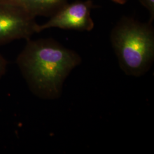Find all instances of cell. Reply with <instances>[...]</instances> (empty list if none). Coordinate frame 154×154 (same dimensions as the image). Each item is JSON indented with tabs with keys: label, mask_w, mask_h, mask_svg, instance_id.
I'll return each mask as SVG.
<instances>
[{
	"label": "cell",
	"mask_w": 154,
	"mask_h": 154,
	"mask_svg": "<svg viewBox=\"0 0 154 154\" xmlns=\"http://www.w3.org/2000/svg\"><path fill=\"white\" fill-rule=\"evenodd\" d=\"M81 61L75 51L53 39H30L16 62L34 95L42 99H55L61 96L67 77Z\"/></svg>",
	"instance_id": "6da1fadb"
},
{
	"label": "cell",
	"mask_w": 154,
	"mask_h": 154,
	"mask_svg": "<svg viewBox=\"0 0 154 154\" xmlns=\"http://www.w3.org/2000/svg\"><path fill=\"white\" fill-rule=\"evenodd\" d=\"M119 66L125 74L138 77L148 72L154 60V30L151 23L123 17L110 34Z\"/></svg>",
	"instance_id": "7a4b0ae2"
},
{
	"label": "cell",
	"mask_w": 154,
	"mask_h": 154,
	"mask_svg": "<svg viewBox=\"0 0 154 154\" xmlns=\"http://www.w3.org/2000/svg\"><path fill=\"white\" fill-rule=\"evenodd\" d=\"M35 17L19 7L0 1V45L17 39L29 40L37 33Z\"/></svg>",
	"instance_id": "3957f363"
},
{
	"label": "cell",
	"mask_w": 154,
	"mask_h": 154,
	"mask_svg": "<svg viewBox=\"0 0 154 154\" xmlns=\"http://www.w3.org/2000/svg\"><path fill=\"white\" fill-rule=\"evenodd\" d=\"M93 7L92 1H77L67 3L51 16L48 22L38 25L37 33L49 28H57L66 30L91 31L94 26L91 17Z\"/></svg>",
	"instance_id": "277c9868"
},
{
	"label": "cell",
	"mask_w": 154,
	"mask_h": 154,
	"mask_svg": "<svg viewBox=\"0 0 154 154\" xmlns=\"http://www.w3.org/2000/svg\"><path fill=\"white\" fill-rule=\"evenodd\" d=\"M22 9L35 17L51 16L67 3V0H0Z\"/></svg>",
	"instance_id": "5b68a950"
},
{
	"label": "cell",
	"mask_w": 154,
	"mask_h": 154,
	"mask_svg": "<svg viewBox=\"0 0 154 154\" xmlns=\"http://www.w3.org/2000/svg\"><path fill=\"white\" fill-rule=\"evenodd\" d=\"M139 1L149 11L150 18L149 22L152 23L154 19V0H139Z\"/></svg>",
	"instance_id": "8992f818"
},
{
	"label": "cell",
	"mask_w": 154,
	"mask_h": 154,
	"mask_svg": "<svg viewBox=\"0 0 154 154\" xmlns=\"http://www.w3.org/2000/svg\"><path fill=\"white\" fill-rule=\"evenodd\" d=\"M8 62L5 58L0 55V79L3 77L6 72Z\"/></svg>",
	"instance_id": "52a82bcc"
},
{
	"label": "cell",
	"mask_w": 154,
	"mask_h": 154,
	"mask_svg": "<svg viewBox=\"0 0 154 154\" xmlns=\"http://www.w3.org/2000/svg\"><path fill=\"white\" fill-rule=\"evenodd\" d=\"M113 2H116V4H121V5H123L126 3L127 1L128 0H112Z\"/></svg>",
	"instance_id": "ba28073f"
}]
</instances>
